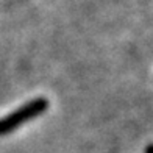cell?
I'll use <instances>...</instances> for the list:
<instances>
[{"instance_id":"cell-1","label":"cell","mask_w":153,"mask_h":153,"mask_svg":"<svg viewBox=\"0 0 153 153\" xmlns=\"http://www.w3.org/2000/svg\"><path fill=\"white\" fill-rule=\"evenodd\" d=\"M48 108V102L44 97H36L31 102L25 103L24 106H20L19 109L13 111L11 114H8L3 119H0V134H6L10 131L19 128L22 123L27 120H31L34 117H38L41 114H44Z\"/></svg>"},{"instance_id":"cell-2","label":"cell","mask_w":153,"mask_h":153,"mask_svg":"<svg viewBox=\"0 0 153 153\" xmlns=\"http://www.w3.org/2000/svg\"><path fill=\"white\" fill-rule=\"evenodd\" d=\"M145 153H153V144H150V145L145 147Z\"/></svg>"}]
</instances>
